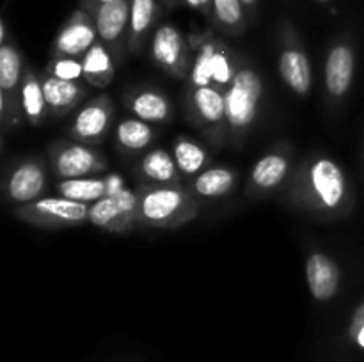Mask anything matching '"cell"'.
I'll return each mask as SVG.
<instances>
[{
  "label": "cell",
  "instance_id": "1",
  "mask_svg": "<svg viewBox=\"0 0 364 362\" xmlns=\"http://www.w3.org/2000/svg\"><path fill=\"white\" fill-rule=\"evenodd\" d=\"M291 195L299 206L320 216H340L350 204L345 170L327 156H313L302 165Z\"/></svg>",
  "mask_w": 364,
  "mask_h": 362
},
{
  "label": "cell",
  "instance_id": "2",
  "mask_svg": "<svg viewBox=\"0 0 364 362\" xmlns=\"http://www.w3.org/2000/svg\"><path fill=\"white\" fill-rule=\"evenodd\" d=\"M137 195L141 226L174 229L198 216V201L181 185H148Z\"/></svg>",
  "mask_w": 364,
  "mask_h": 362
},
{
  "label": "cell",
  "instance_id": "3",
  "mask_svg": "<svg viewBox=\"0 0 364 362\" xmlns=\"http://www.w3.org/2000/svg\"><path fill=\"white\" fill-rule=\"evenodd\" d=\"M226 123L235 137H244L259 116L263 99V80L252 67H238L233 82L224 91Z\"/></svg>",
  "mask_w": 364,
  "mask_h": 362
},
{
  "label": "cell",
  "instance_id": "4",
  "mask_svg": "<svg viewBox=\"0 0 364 362\" xmlns=\"http://www.w3.org/2000/svg\"><path fill=\"white\" fill-rule=\"evenodd\" d=\"M233 52L220 39L210 38L198 45L188 82L191 87H217L226 91L238 71Z\"/></svg>",
  "mask_w": 364,
  "mask_h": 362
},
{
  "label": "cell",
  "instance_id": "5",
  "mask_svg": "<svg viewBox=\"0 0 364 362\" xmlns=\"http://www.w3.org/2000/svg\"><path fill=\"white\" fill-rule=\"evenodd\" d=\"M89 206L91 204L57 195V197H41L38 201L16 206L14 215L32 226L63 229V227H75L89 222Z\"/></svg>",
  "mask_w": 364,
  "mask_h": 362
},
{
  "label": "cell",
  "instance_id": "6",
  "mask_svg": "<svg viewBox=\"0 0 364 362\" xmlns=\"http://www.w3.org/2000/svg\"><path fill=\"white\" fill-rule=\"evenodd\" d=\"M89 222L109 233H127L139 224V195L128 188H114L89 206Z\"/></svg>",
  "mask_w": 364,
  "mask_h": 362
},
{
  "label": "cell",
  "instance_id": "7",
  "mask_svg": "<svg viewBox=\"0 0 364 362\" xmlns=\"http://www.w3.org/2000/svg\"><path fill=\"white\" fill-rule=\"evenodd\" d=\"M151 59L166 73L185 80L191 75L194 57H192L191 48L181 32L171 23H166L156 28V32L153 34Z\"/></svg>",
  "mask_w": 364,
  "mask_h": 362
},
{
  "label": "cell",
  "instance_id": "8",
  "mask_svg": "<svg viewBox=\"0 0 364 362\" xmlns=\"http://www.w3.org/2000/svg\"><path fill=\"white\" fill-rule=\"evenodd\" d=\"M53 174L59 180H73V177H87L107 169V158L96 149L85 144H59L50 153Z\"/></svg>",
  "mask_w": 364,
  "mask_h": 362
},
{
  "label": "cell",
  "instance_id": "9",
  "mask_svg": "<svg viewBox=\"0 0 364 362\" xmlns=\"http://www.w3.org/2000/svg\"><path fill=\"white\" fill-rule=\"evenodd\" d=\"M98 41L95 18L91 13L78 9L55 35L52 45V57H73L82 59Z\"/></svg>",
  "mask_w": 364,
  "mask_h": 362
},
{
  "label": "cell",
  "instance_id": "10",
  "mask_svg": "<svg viewBox=\"0 0 364 362\" xmlns=\"http://www.w3.org/2000/svg\"><path fill=\"white\" fill-rule=\"evenodd\" d=\"M114 119V103L109 96L102 94L80 106L70 126V135L78 142L91 144L103 141Z\"/></svg>",
  "mask_w": 364,
  "mask_h": 362
},
{
  "label": "cell",
  "instance_id": "11",
  "mask_svg": "<svg viewBox=\"0 0 364 362\" xmlns=\"http://www.w3.org/2000/svg\"><path fill=\"white\" fill-rule=\"evenodd\" d=\"M46 188V170L45 165L38 160H27L11 170L6 181L7 199L16 204L41 199V194Z\"/></svg>",
  "mask_w": 364,
  "mask_h": 362
},
{
  "label": "cell",
  "instance_id": "12",
  "mask_svg": "<svg viewBox=\"0 0 364 362\" xmlns=\"http://www.w3.org/2000/svg\"><path fill=\"white\" fill-rule=\"evenodd\" d=\"M306 280L316 302H329L340 290L341 272L336 261L326 252H311L306 261Z\"/></svg>",
  "mask_w": 364,
  "mask_h": 362
},
{
  "label": "cell",
  "instance_id": "13",
  "mask_svg": "<svg viewBox=\"0 0 364 362\" xmlns=\"http://www.w3.org/2000/svg\"><path fill=\"white\" fill-rule=\"evenodd\" d=\"M355 71L354 50L347 43H338L329 50L323 67L326 89L333 98L341 99L352 87Z\"/></svg>",
  "mask_w": 364,
  "mask_h": 362
},
{
  "label": "cell",
  "instance_id": "14",
  "mask_svg": "<svg viewBox=\"0 0 364 362\" xmlns=\"http://www.w3.org/2000/svg\"><path fill=\"white\" fill-rule=\"evenodd\" d=\"M277 70H279L281 80L288 85L290 91H294L297 96L309 94L313 85L311 64L299 43L291 41L281 48Z\"/></svg>",
  "mask_w": 364,
  "mask_h": 362
},
{
  "label": "cell",
  "instance_id": "15",
  "mask_svg": "<svg viewBox=\"0 0 364 362\" xmlns=\"http://www.w3.org/2000/svg\"><path fill=\"white\" fill-rule=\"evenodd\" d=\"M132 0H114L98 7L92 13L95 18L98 39L105 43L107 48H117L124 34H128V25H130Z\"/></svg>",
  "mask_w": 364,
  "mask_h": 362
},
{
  "label": "cell",
  "instance_id": "16",
  "mask_svg": "<svg viewBox=\"0 0 364 362\" xmlns=\"http://www.w3.org/2000/svg\"><path fill=\"white\" fill-rule=\"evenodd\" d=\"M41 85L52 116H66L87 96V89L78 82L63 80L48 73L41 75Z\"/></svg>",
  "mask_w": 364,
  "mask_h": 362
},
{
  "label": "cell",
  "instance_id": "17",
  "mask_svg": "<svg viewBox=\"0 0 364 362\" xmlns=\"http://www.w3.org/2000/svg\"><path fill=\"white\" fill-rule=\"evenodd\" d=\"M291 160L287 153H269L255 163L249 177V192L267 194L279 187L290 172Z\"/></svg>",
  "mask_w": 364,
  "mask_h": 362
},
{
  "label": "cell",
  "instance_id": "18",
  "mask_svg": "<svg viewBox=\"0 0 364 362\" xmlns=\"http://www.w3.org/2000/svg\"><path fill=\"white\" fill-rule=\"evenodd\" d=\"M191 110L201 126L219 128L226 123V98L217 87H191Z\"/></svg>",
  "mask_w": 364,
  "mask_h": 362
},
{
  "label": "cell",
  "instance_id": "19",
  "mask_svg": "<svg viewBox=\"0 0 364 362\" xmlns=\"http://www.w3.org/2000/svg\"><path fill=\"white\" fill-rule=\"evenodd\" d=\"M127 106L137 119L146 121V123H164L169 119L171 110H173L167 96L156 89H141V91L132 92Z\"/></svg>",
  "mask_w": 364,
  "mask_h": 362
},
{
  "label": "cell",
  "instance_id": "20",
  "mask_svg": "<svg viewBox=\"0 0 364 362\" xmlns=\"http://www.w3.org/2000/svg\"><path fill=\"white\" fill-rule=\"evenodd\" d=\"M82 66H84V80L92 87H107L116 77V64H114L112 52L100 39L82 57Z\"/></svg>",
  "mask_w": 364,
  "mask_h": 362
},
{
  "label": "cell",
  "instance_id": "21",
  "mask_svg": "<svg viewBox=\"0 0 364 362\" xmlns=\"http://www.w3.org/2000/svg\"><path fill=\"white\" fill-rule=\"evenodd\" d=\"M121 187L119 183L112 185V180H105V177H73V180H60L55 185V190L63 197L71 199V201L85 202V204H92L98 199L105 197L110 190Z\"/></svg>",
  "mask_w": 364,
  "mask_h": 362
},
{
  "label": "cell",
  "instance_id": "22",
  "mask_svg": "<svg viewBox=\"0 0 364 362\" xmlns=\"http://www.w3.org/2000/svg\"><path fill=\"white\" fill-rule=\"evenodd\" d=\"M20 105L23 116L34 126H39L41 123H45L50 114L45 99V92H43L41 78L31 70L23 71L20 87Z\"/></svg>",
  "mask_w": 364,
  "mask_h": 362
},
{
  "label": "cell",
  "instance_id": "23",
  "mask_svg": "<svg viewBox=\"0 0 364 362\" xmlns=\"http://www.w3.org/2000/svg\"><path fill=\"white\" fill-rule=\"evenodd\" d=\"M159 0H132L130 25H128L127 43L132 53H139L148 39L149 31L155 23Z\"/></svg>",
  "mask_w": 364,
  "mask_h": 362
},
{
  "label": "cell",
  "instance_id": "24",
  "mask_svg": "<svg viewBox=\"0 0 364 362\" xmlns=\"http://www.w3.org/2000/svg\"><path fill=\"white\" fill-rule=\"evenodd\" d=\"M139 169L153 185H180L181 172L176 165V160L162 148H155L146 153Z\"/></svg>",
  "mask_w": 364,
  "mask_h": 362
},
{
  "label": "cell",
  "instance_id": "25",
  "mask_svg": "<svg viewBox=\"0 0 364 362\" xmlns=\"http://www.w3.org/2000/svg\"><path fill=\"white\" fill-rule=\"evenodd\" d=\"M237 183V174L226 167H212L208 170H203L192 181V188L198 195L206 199L224 197L233 190Z\"/></svg>",
  "mask_w": 364,
  "mask_h": 362
},
{
  "label": "cell",
  "instance_id": "26",
  "mask_svg": "<svg viewBox=\"0 0 364 362\" xmlns=\"http://www.w3.org/2000/svg\"><path fill=\"white\" fill-rule=\"evenodd\" d=\"M212 21L224 34H242L247 27L245 21V7L242 0H213Z\"/></svg>",
  "mask_w": 364,
  "mask_h": 362
},
{
  "label": "cell",
  "instance_id": "27",
  "mask_svg": "<svg viewBox=\"0 0 364 362\" xmlns=\"http://www.w3.org/2000/svg\"><path fill=\"white\" fill-rule=\"evenodd\" d=\"M116 141L124 151H141L153 142V130L146 121L128 117L117 124Z\"/></svg>",
  "mask_w": 364,
  "mask_h": 362
},
{
  "label": "cell",
  "instance_id": "28",
  "mask_svg": "<svg viewBox=\"0 0 364 362\" xmlns=\"http://www.w3.org/2000/svg\"><path fill=\"white\" fill-rule=\"evenodd\" d=\"M173 156L176 160V165L181 174L185 176H194L199 174L208 162V153L198 142L191 141L188 137H178L174 142Z\"/></svg>",
  "mask_w": 364,
  "mask_h": 362
},
{
  "label": "cell",
  "instance_id": "29",
  "mask_svg": "<svg viewBox=\"0 0 364 362\" xmlns=\"http://www.w3.org/2000/svg\"><path fill=\"white\" fill-rule=\"evenodd\" d=\"M45 73L57 78H63V80L78 82L80 78H84V66H82V59H73V57H52L48 66H46Z\"/></svg>",
  "mask_w": 364,
  "mask_h": 362
},
{
  "label": "cell",
  "instance_id": "30",
  "mask_svg": "<svg viewBox=\"0 0 364 362\" xmlns=\"http://www.w3.org/2000/svg\"><path fill=\"white\" fill-rule=\"evenodd\" d=\"M348 336L352 341L358 343V346L364 348V300L355 307L354 314L350 318V325H348Z\"/></svg>",
  "mask_w": 364,
  "mask_h": 362
},
{
  "label": "cell",
  "instance_id": "31",
  "mask_svg": "<svg viewBox=\"0 0 364 362\" xmlns=\"http://www.w3.org/2000/svg\"><path fill=\"white\" fill-rule=\"evenodd\" d=\"M185 6H188L191 9L198 11V13L205 14V16H212V2L213 0H181Z\"/></svg>",
  "mask_w": 364,
  "mask_h": 362
},
{
  "label": "cell",
  "instance_id": "32",
  "mask_svg": "<svg viewBox=\"0 0 364 362\" xmlns=\"http://www.w3.org/2000/svg\"><path fill=\"white\" fill-rule=\"evenodd\" d=\"M114 2V0H80V9L87 11V13H95L98 7L105 6V4Z\"/></svg>",
  "mask_w": 364,
  "mask_h": 362
},
{
  "label": "cell",
  "instance_id": "33",
  "mask_svg": "<svg viewBox=\"0 0 364 362\" xmlns=\"http://www.w3.org/2000/svg\"><path fill=\"white\" fill-rule=\"evenodd\" d=\"M242 4H244V7L247 11H255L256 9V6H258V0H242Z\"/></svg>",
  "mask_w": 364,
  "mask_h": 362
},
{
  "label": "cell",
  "instance_id": "34",
  "mask_svg": "<svg viewBox=\"0 0 364 362\" xmlns=\"http://www.w3.org/2000/svg\"><path fill=\"white\" fill-rule=\"evenodd\" d=\"M180 2H181V0H162V4L167 7V9H171V7L178 6V4H180Z\"/></svg>",
  "mask_w": 364,
  "mask_h": 362
},
{
  "label": "cell",
  "instance_id": "35",
  "mask_svg": "<svg viewBox=\"0 0 364 362\" xmlns=\"http://www.w3.org/2000/svg\"><path fill=\"white\" fill-rule=\"evenodd\" d=\"M316 2H320V4H327V2H331V0H316Z\"/></svg>",
  "mask_w": 364,
  "mask_h": 362
}]
</instances>
